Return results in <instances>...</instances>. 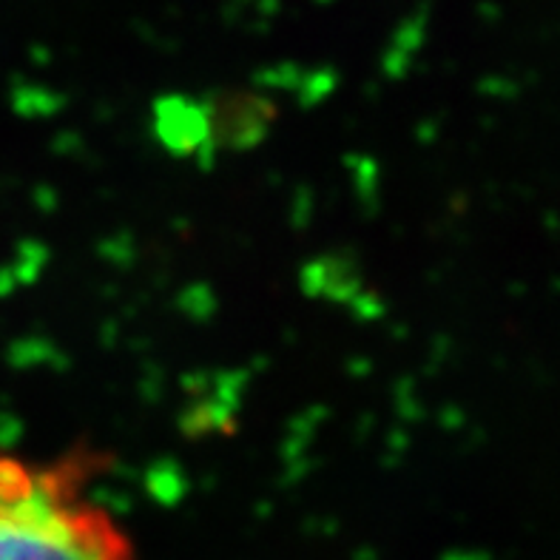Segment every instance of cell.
<instances>
[{
    "mask_svg": "<svg viewBox=\"0 0 560 560\" xmlns=\"http://www.w3.org/2000/svg\"><path fill=\"white\" fill-rule=\"evenodd\" d=\"M0 560H137L78 458L0 455Z\"/></svg>",
    "mask_w": 560,
    "mask_h": 560,
    "instance_id": "obj_1",
    "label": "cell"
}]
</instances>
